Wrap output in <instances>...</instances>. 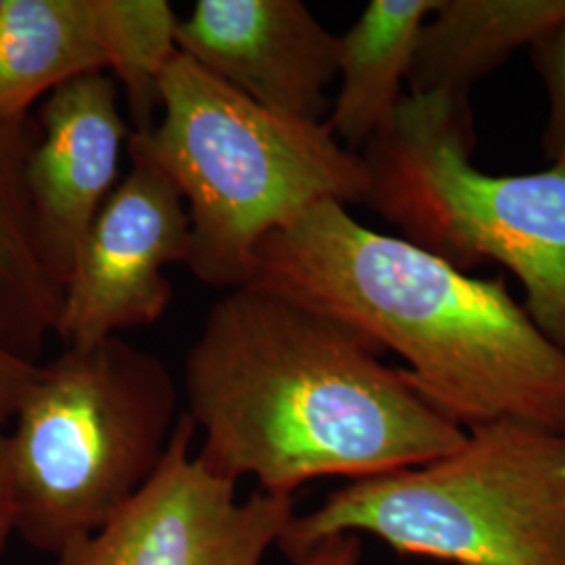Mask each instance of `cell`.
Wrapping results in <instances>:
<instances>
[{"label": "cell", "mask_w": 565, "mask_h": 565, "mask_svg": "<svg viewBox=\"0 0 565 565\" xmlns=\"http://www.w3.org/2000/svg\"><path fill=\"white\" fill-rule=\"evenodd\" d=\"M363 546L356 534H335L310 546L294 565H361Z\"/></svg>", "instance_id": "obj_17"}, {"label": "cell", "mask_w": 565, "mask_h": 565, "mask_svg": "<svg viewBox=\"0 0 565 565\" xmlns=\"http://www.w3.org/2000/svg\"><path fill=\"white\" fill-rule=\"evenodd\" d=\"M335 534L455 565H565V436L520 422L467 429L445 457L352 480L294 515L279 546L296 562Z\"/></svg>", "instance_id": "obj_5"}, {"label": "cell", "mask_w": 565, "mask_h": 565, "mask_svg": "<svg viewBox=\"0 0 565 565\" xmlns=\"http://www.w3.org/2000/svg\"><path fill=\"white\" fill-rule=\"evenodd\" d=\"M565 20V0H440L422 28L408 95L469 99L515 51Z\"/></svg>", "instance_id": "obj_13"}, {"label": "cell", "mask_w": 565, "mask_h": 565, "mask_svg": "<svg viewBox=\"0 0 565 565\" xmlns=\"http://www.w3.org/2000/svg\"><path fill=\"white\" fill-rule=\"evenodd\" d=\"M247 285L396 352L425 398L465 429L520 422L565 436V352L505 281L373 231L343 203L310 205L273 231Z\"/></svg>", "instance_id": "obj_2"}, {"label": "cell", "mask_w": 565, "mask_h": 565, "mask_svg": "<svg viewBox=\"0 0 565 565\" xmlns=\"http://www.w3.org/2000/svg\"><path fill=\"white\" fill-rule=\"evenodd\" d=\"M13 532H15V511H13V494H11L9 463H7V429L0 427V553Z\"/></svg>", "instance_id": "obj_18"}, {"label": "cell", "mask_w": 565, "mask_h": 565, "mask_svg": "<svg viewBox=\"0 0 565 565\" xmlns=\"http://www.w3.org/2000/svg\"><path fill=\"white\" fill-rule=\"evenodd\" d=\"M182 413L151 480L99 532L53 565H263L296 515L294 497L256 492L203 463Z\"/></svg>", "instance_id": "obj_8"}, {"label": "cell", "mask_w": 565, "mask_h": 565, "mask_svg": "<svg viewBox=\"0 0 565 565\" xmlns=\"http://www.w3.org/2000/svg\"><path fill=\"white\" fill-rule=\"evenodd\" d=\"M473 147L469 99L406 95L361 151L364 203L461 270L505 266L530 319L565 352V168L488 174L471 162Z\"/></svg>", "instance_id": "obj_6"}, {"label": "cell", "mask_w": 565, "mask_h": 565, "mask_svg": "<svg viewBox=\"0 0 565 565\" xmlns=\"http://www.w3.org/2000/svg\"><path fill=\"white\" fill-rule=\"evenodd\" d=\"M179 403L162 359L121 335L39 363L7 431L15 532L53 557L99 532L158 471Z\"/></svg>", "instance_id": "obj_4"}, {"label": "cell", "mask_w": 565, "mask_h": 565, "mask_svg": "<svg viewBox=\"0 0 565 565\" xmlns=\"http://www.w3.org/2000/svg\"><path fill=\"white\" fill-rule=\"evenodd\" d=\"M36 369L39 363H32L15 352L0 331V427L13 422Z\"/></svg>", "instance_id": "obj_16"}, {"label": "cell", "mask_w": 565, "mask_h": 565, "mask_svg": "<svg viewBox=\"0 0 565 565\" xmlns=\"http://www.w3.org/2000/svg\"><path fill=\"white\" fill-rule=\"evenodd\" d=\"M34 121L39 137L25 163L28 203L42 263L63 289L82 239L118 184L132 128L121 114L120 86L107 72L53 90Z\"/></svg>", "instance_id": "obj_10"}, {"label": "cell", "mask_w": 565, "mask_h": 565, "mask_svg": "<svg viewBox=\"0 0 565 565\" xmlns=\"http://www.w3.org/2000/svg\"><path fill=\"white\" fill-rule=\"evenodd\" d=\"M36 137L34 118L0 126V331L32 363L57 333L63 303V289L42 263L28 203L25 163Z\"/></svg>", "instance_id": "obj_14"}, {"label": "cell", "mask_w": 565, "mask_h": 565, "mask_svg": "<svg viewBox=\"0 0 565 565\" xmlns=\"http://www.w3.org/2000/svg\"><path fill=\"white\" fill-rule=\"evenodd\" d=\"M177 23L166 0H0V126L30 120L63 84L107 72L132 130L149 132L177 55Z\"/></svg>", "instance_id": "obj_7"}, {"label": "cell", "mask_w": 565, "mask_h": 565, "mask_svg": "<svg viewBox=\"0 0 565 565\" xmlns=\"http://www.w3.org/2000/svg\"><path fill=\"white\" fill-rule=\"evenodd\" d=\"M352 327L254 285L226 291L184 363L198 455L228 480L287 494L431 463L467 429Z\"/></svg>", "instance_id": "obj_1"}, {"label": "cell", "mask_w": 565, "mask_h": 565, "mask_svg": "<svg viewBox=\"0 0 565 565\" xmlns=\"http://www.w3.org/2000/svg\"><path fill=\"white\" fill-rule=\"evenodd\" d=\"M137 135L186 205V268L228 291L247 285L273 231L310 205L364 203L369 193L361 153L324 121L249 102L179 51L160 81V118Z\"/></svg>", "instance_id": "obj_3"}, {"label": "cell", "mask_w": 565, "mask_h": 565, "mask_svg": "<svg viewBox=\"0 0 565 565\" xmlns=\"http://www.w3.org/2000/svg\"><path fill=\"white\" fill-rule=\"evenodd\" d=\"M128 172L82 239L63 287L55 338L84 348L121 331L158 323L174 289L166 268L191 254V223L174 182L137 132L126 145Z\"/></svg>", "instance_id": "obj_9"}, {"label": "cell", "mask_w": 565, "mask_h": 565, "mask_svg": "<svg viewBox=\"0 0 565 565\" xmlns=\"http://www.w3.org/2000/svg\"><path fill=\"white\" fill-rule=\"evenodd\" d=\"M530 51L548 97L543 137L546 158L565 168V20L553 25L543 39L530 46Z\"/></svg>", "instance_id": "obj_15"}, {"label": "cell", "mask_w": 565, "mask_h": 565, "mask_svg": "<svg viewBox=\"0 0 565 565\" xmlns=\"http://www.w3.org/2000/svg\"><path fill=\"white\" fill-rule=\"evenodd\" d=\"M177 51L249 102L323 121L338 36L300 0H200L177 23Z\"/></svg>", "instance_id": "obj_11"}, {"label": "cell", "mask_w": 565, "mask_h": 565, "mask_svg": "<svg viewBox=\"0 0 565 565\" xmlns=\"http://www.w3.org/2000/svg\"><path fill=\"white\" fill-rule=\"evenodd\" d=\"M440 0H371L338 36V93L327 126L359 153L394 121L404 102L417 41Z\"/></svg>", "instance_id": "obj_12"}]
</instances>
